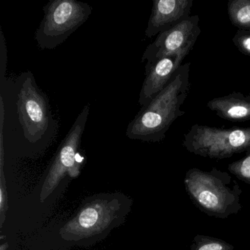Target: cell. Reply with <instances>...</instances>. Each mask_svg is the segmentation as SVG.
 <instances>
[{"mask_svg": "<svg viewBox=\"0 0 250 250\" xmlns=\"http://www.w3.org/2000/svg\"><path fill=\"white\" fill-rule=\"evenodd\" d=\"M191 63L182 64L169 84L128 124L126 136L132 140L161 142L175 120L185 114L181 107L190 89Z\"/></svg>", "mask_w": 250, "mask_h": 250, "instance_id": "cell-1", "label": "cell"}, {"mask_svg": "<svg viewBox=\"0 0 250 250\" xmlns=\"http://www.w3.org/2000/svg\"><path fill=\"white\" fill-rule=\"evenodd\" d=\"M186 192L194 206L208 216L225 219L242 208V189L230 174L213 167L188 169L184 180Z\"/></svg>", "mask_w": 250, "mask_h": 250, "instance_id": "cell-2", "label": "cell"}, {"mask_svg": "<svg viewBox=\"0 0 250 250\" xmlns=\"http://www.w3.org/2000/svg\"><path fill=\"white\" fill-rule=\"evenodd\" d=\"M189 153L211 159H225L250 153V127L216 128L194 124L184 135Z\"/></svg>", "mask_w": 250, "mask_h": 250, "instance_id": "cell-3", "label": "cell"}, {"mask_svg": "<svg viewBox=\"0 0 250 250\" xmlns=\"http://www.w3.org/2000/svg\"><path fill=\"white\" fill-rule=\"evenodd\" d=\"M35 33L41 49H54L65 42L90 17L92 8L76 0H51Z\"/></svg>", "mask_w": 250, "mask_h": 250, "instance_id": "cell-4", "label": "cell"}, {"mask_svg": "<svg viewBox=\"0 0 250 250\" xmlns=\"http://www.w3.org/2000/svg\"><path fill=\"white\" fill-rule=\"evenodd\" d=\"M17 99L19 121L24 136L30 143L42 140L47 132L51 119L49 100L36 84L30 71L23 73L19 79Z\"/></svg>", "mask_w": 250, "mask_h": 250, "instance_id": "cell-5", "label": "cell"}, {"mask_svg": "<svg viewBox=\"0 0 250 250\" xmlns=\"http://www.w3.org/2000/svg\"><path fill=\"white\" fill-rule=\"evenodd\" d=\"M199 21L198 16H191L170 30L158 35L145 50L142 62L150 63L181 52H191L201 33Z\"/></svg>", "mask_w": 250, "mask_h": 250, "instance_id": "cell-6", "label": "cell"}, {"mask_svg": "<svg viewBox=\"0 0 250 250\" xmlns=\"http://www.w3.org/2000/svg\"><path fill=\"white\" fill-rule=\"evenodd\" d=\"M189 53L183 52L146 64V78L139 97V104L142 107L149 104L167 86Z\"/></svg>", "mask_w": 250, "mask_h": 250, "instance_id": "cell-7", "label": "cell"}, {"mask_svg": "<svg viewBox=\"0 0 250 250\" xmlns=\"http://www.w3.org/2000/svg\"><path fill=\"white\" fill-rule=\"evenodd\" d=\"M193 0H154L146 30L151 39L189 18Z\"/></svg>", "mask_w": 250, "mask_h": 250, "instance_id": "cell-8", "label": "cell"}, {"mask_svg": "<svg viewBox=\"0 0 250 250\" xmlns=\"http://www.w3.org/2000/svg\"><path fill=\"white\" fill-rule=\"evenodd\" d=\"M207 107L218 117L232 122L250 121V95L232 92L215 98L207 103Z\"/></svg>", "mask_w": 250, "mask_h": 250, "instance_id": "cell-9", "label": "cell"}, {"mask_svg": "<svg viewBox=\"0 0 250 250\" xmlns=\"http://www.w3.org/2000/svg\"><path fill=\"white\" fill-rule=\"evenodd\" d=\"M228 14L232 25L250 30V0H229Z\"/></svg>", "mask_w": 250, "mask_h": 250, "instance_id": "cell-10", "label": "cell"}, {"mask_svg": "<svg viewBox=\"0 0 250 250\" xmlns=\"http://www.w3.org/2000/svg\"><path fill=\"white\" fill-rule=\"evenodd\" d=\"M190 250H235V247L220 238L197 235L191 242Z\"/></svg>", "mask_w": 250, "mask_h": 250, "instance_id": "cell-11", "label": "cell"}, {"mask_svg": "<svg viewBox=\"0 0 250 250\" xmlns=\"http://www.w3.org/2000/svg\"><path fill=\"white\" fill-rule=\"evenodd\" d=\"M228 169L235 178L250 186V153L229 164Z\"/></svg>", "mask_w": 250, "mask_h": 250, "instance_id": "cell-12", "label": "cell"}, {"mask_svg": "<svg viewBox=\"0 0 250 250\" xmlns=\"http://www.w3.org/2000/svg\"><path fill=\"white\" fill-rule=\"evenodd\" d=\"M232 42L241 54L250 57V30H238Z\"/></svg>", "mask_w": 250, "mask_h": 250, "instance_id": "cell-13", "label": "cell"}, {"mask_svg": "<svg viewBox=\"0 0 250 250\" xmlns=\"http://www.w3.org/2000/svg\"><path fill=\"white\" fill-rule=\"evenodd\" d=\"M98 219V213L94 208L85 209L80 216V223L84 228H90L96 224Z\"/></svg>", "mask_w": 250, "mask_h": 250, "instance_id": "cell-14", "label": "cell"}, {"mask_svg": "<svg viewBox=\"0 0 250 250\" xmlns=\"http://www.w3.org/2000/svg\"><path fill=\"white\" fill-rule=\"evenodd\" d=\"M7 64V49L5 48V39L1 33V77L4 78Z\"/></svg>", "mask_w": 250, "mask_h": 250, "instance_id": "cell-15", "label": "cell"}]
</instances>
